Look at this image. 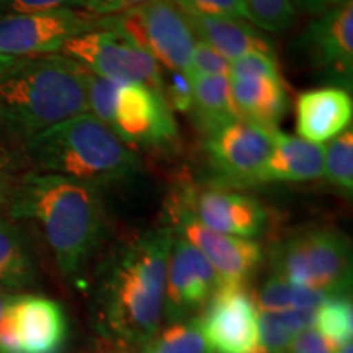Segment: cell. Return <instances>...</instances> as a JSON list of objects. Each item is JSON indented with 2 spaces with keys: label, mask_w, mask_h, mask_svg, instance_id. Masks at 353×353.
<instances>
[{
  "label": "cell",
  "mask_w": 353,
  "mask_h": 353,
  "mask_svg": "<svg viewBox=\"0 0 353 353\" xmlns=\"http://www.w3.org/2000/svg\"><path fill=\"white\" fill-rule=\"evenodd\" d=\"M174 229L162 226L121 247L97 294L99 330L123 348L148 347L164 314L167 262Z\"/></svg>",
  "instance_id": "1"
},
{
  "label": "cell",
  "mask_w": 353,
  "mask_h": 353,
  "mask_svg": "<svg viewBox=\"0 0 353 353\" xmlns=\"http://www.w3.org/2000/svg\"><path fill=\"white\" fill-rule=\"evenodd\" d=\"M10 216L41 228L57 268L68 278L81 275L103 239L100 188L69 176L28 172L13 190Z\"/></svg>",
  "instance_id": "2"
},
{
  "label": "cell",
  "mask_w": 353,
  "mask_h": 353,
  "mask_svg": "<svg viewBox=\"0 0 353 353\" xmlns=\"http://www.w3.org/2000/svg\"><path fill=\"white\" fill-rule=\"evenodd\" d=\"M85 72L64 54L17 57L0 70V138L25 144L57 123L88 113Z\"/></svg>",
  "instance_id": "3"
},
{
  "label": "cell",
  "mask_w": 353,
  "mask_h": 353,
  "mask_svg": "<svg viewBox=\"0 0 353 353\" xmlns=\"http://www.w3.org/2000/svg\"><path fill=\"white\" fill-rule=\"evenodd\" d=\"M23 148L34 172L69 176L99 188L125 182L141 165L130 145L92 113L48 128Z\"/></svg>",
  "instance_id": "4"
},
{
  "label": "cell",
  "mask_w": 353,
  "mask_h": 353,
  "mask_svg": "<svg viewBox=\"0 0 353 353\" xmlns=\"http://www.w3.org/2000/svg\"><path fill=\"white\" fill-rule=\"evenodd\" d=\"M276 276L332 296H345L352 288V247L345 234L334 228L298 231L272 250Z\"/></svg>",
  "instance_id": "5"
},
{
  "label": "cell",
  "mask_w": 353,
  "mask_h": 353,
  "mask_svg": "<svg viewBox=\"0 0 353 353\" xmlns=\"http://www.w3.org/2000/svg\"><path fill=\"white\" fill-rule=\"evenodd\" d=\"M108 23L149 52L157 64L190 77L196 38L187 15L174 0H149L118 15H110Z\"/></svg>",
  "instance_id": "6"
},
{
  "label": "cell",
  "mask_w": 353,
  "mask_h": 353,
  "mask_svg": "<svg viewBox=\"0 0 353 353\" xmlns=\"http://www.w3.org/2000/svg\"><path fill=\"white\" fill-rule=\"evenodd\" d=\"M63 54L97 76L117 83H139L164 92L156 59L107 23L64 44Z\"/></svg>",
  "instance_id": "7"
},
{
  "label": "cell",
  "mask_w": 353,
  "mask_h": 353,
  "mask_svg": "<svg viewBox=\"0 0 353 353\" xmlns=\"http://www.w3.org/2000/svg\"><path fill=\"white\" fill-rule=\"evenodd\" d=\"M107 17L81 8L7 13L0 17V54L12 57L48 56L63 51L64 44L92 30L101 28Z\"/></svg>",
  "instance_id": "8"
},
{
  "label": "cell",
  "mask_w": 353,
  "mask_h": 353,
  "mask_svg": "<svg viewBox=\"0 0 353 353\" xmlns=\"http://www.w3.org/2000/svg\"><path fill=\"white\" fill-rule=\"evenodd\" d=\"M68 334V317L54 299L10 294L0 319V353H61Z\"/></svg>",
  "instance_id": "9"
},
{
  "label": "cell",
  "mask_w": 353,
  "mask_h": 353,
  "mask_svg": "<svg viewBox=\"0 0 353 353\" xmlns=\"http://www.w3.org/2000/svg\"><path fill=\"white\" fill-rule=\"evenodd\" d=\"M105 125L126 145L141 148L167 145L179 134L164 92L139 83L118 85Z\"/></svg>",
  "instance_id": "10"
},
{
  "label": "cell",
  "mask_w": 353,
  "mask_h": 353,
  "mask_svg": "<svg viewBox=\"0 0 353 353\" xmlns=\"http://www.w3.org/2000/svg\"><path fill=\"white\" fill-rule=\"evenodd\" d=\"M198 322L210 353H265L259 309L245 285L221 283Z\"/></svg>",
  "instance_id": "11"
},
{
  "label": "cell",
  "mask_w": 353,
  "mask_h": 353,
  "mask_svg": "<svg viewBox=\"0 0 353 353\" xmlns=\"http://www.w3.org/2000/svg\"><path fill=\"white\" fill-rule=\"evenodd\" d=\"M169 214L179 237L195 245L208 259L219 275L221 283L247 285L262 265L263 249L259 242L206 228L175 200L170 203Z\"/></svg>",
  "instance_id": "12"
},
{
  "label": "cell",
  "mask_w": 353,
  "mask_h": 353,
  "mask_svg": "<svg viewBox=\"0 0 353 353\" xmlns=\"http://www.w3.org/2000/svg\"><path fill=\"white\" fill-rule=\"evenodd\" d=\"M275 130L234 120L206 139V152L213 169L223 179V187L260 183L263 167L273 149Z\"/></svg>",
  "instance_id": "13"
},
{
  "label": "cell",
  "mask_w": 353,
  "mask_h": 353,
  "mask_svg": "<svg viewBox=\"0 0 353 353\" xmlns=\"http://www.w3.org/2000/svg\"><path fill=\"white\" fill-rule=\"evenodd\" d=\"M221 278L195 245L174 236L167 262L164 312L170 322L188 321L208 304Z\"/></svg>",
  "instance_id": "14"
},
{
  "label": "cell",
  "mask_w": 353,
  "mask_h": 353,
  "mask_svg": "<svg viewBox=\"0 0 353 353\" xmlns=\"http://www.w3.org/2000/svg\"><path fill=\"white\" fill-rule=\"evenodd\" d=\"M307 64L350 90L353 77V2L341 3L317 15L299 38Z\"/></svg>",
  "instance_id": "15"
},
{
  "label": "cell",
  "mask_w": 353,
  "mask_h": 353,
  "mask_svg": "<svg viewBox=\"0 0 353 353\" xmlns=\"http://www.w3.org/2000/svg\"><path fill=\"white\" fill-rule=\"evenodd\" d=\"M206 228L228 236L257 237L265 231L268 213L255 198L226 187L187 188L175 196Z\"/></svg>",
  "instance_id": "16"
},
{
  "label": "cell",
  "mask_w": 353,
  "mask_h": 353,
  "mask_svg": "<svg viewBox=\"0 0 353 353\" xmlns=\"http://www.w3.org/2000/svg\"><path fill=\"white\" fill-rule=\"evenodd\" d=\"M353 101L347 88L319 87L303 92L296 100V131L299 138L322 144L350 128Z\"/></svg>",
  "instance_id": "17"
},
{
  "label": "cell",
  "mask_w": 353,
  "mask_h": 353,
  "mask_svg": "<svg viewBox=\"0 0 353 353\" xmlns=\"http://www.w3.org/2000/svg\"><path fill=\"white\" fill-rule=\"evenodd\" d=\"M185 13V12H183ZM195 38L210 44L228 61L252 52L275 56L272 43L263 37L250 21L231 19V17H211L185 13Z\"/></svg>",
  "instance_id": "18"
},
{
  "label": "cell",
  "mask_w": 353,
  "mask_h": 353,
  "mask_svg": "<svg viewBox=\"0 0 353 353\" xmlns=\"http://www.w3.org/2000/svg\"><path fill=\"white\" fill-rule=\"evenodd\" d=\"M231 82L232 107L239 120L276 130L288 110V94L280 77H234Z\"/></svg>",
  "instance_id": "19"
},
{
  "label": "cell",
  "mask_w": 353,
  "mask_h": 353,
  "mask_svg": "<svg viewBox=\"0 0 353 353\" xmlns=\"http://www.w3.org/2000/svg\"><path fill=\"white\" fill-rule=\"evenodd\" d=\"M324 174V145L275 130L260 182H311Z\"/></svg>",
  "instance_id": "20"
},
{
  "label": "cell",
  "mask_w": 353,
  "mask_h": 353,
  "mask_svg": "<svg viewBox=\"0 0 353 353\" xmlns=\"http://www.w3.org/2000/svg\"><path fill=\"white\" fill-rule=\"evenodd\" d=\"M193 117L200 130L210 136L228 123L239 120L232 107L228 76H192Z\"/></svg>",
  "instance_id": "21"
},
{
  "label": "cell",
  "mask_w": 353,
  "mask_h": 353,
  "mask_svg": "<svg viewBox=\"0 0 353 353\" xmlns=\"http://www.w3.org/2000/svg\"><path fill=\"white\" fill-rule=\"evenodd\" d=\"M37 270L20 229L0 218V288L21 290L33 285Z\"/></svg>",
  "instance_id": "22"
},
{
  "label": "cell",
  "mask_w": 353,
  "mask_h": 353,
  "mask_svg": "<svg viewBox=\"0 0 353 353\" xmlns=\"http://www.w3.org/2000/svg\"><path fill=\"white\" fill-rule=\"evenodd\" d=\"M332 298V294L319 290L304 288L283 278L273 275L260 286L254 296L255 306L260 312H278L299 309V311H316L322 303Z\"/></svg>",
  "instance_id": "23"
},
{
  "label": "cell",
  "mask_w": 353,
  "mask_h": 353,
  "mask_svg": "<svg viewBox=\"0 0 353 353\" xmlns=\"http://www.w3.org/2000/svg\"><path fill=\"white\" fill-rule=\"evenodd\" d=\"M316 330L335 348L352 342L353 335V306L348 294L332 296L316 309Z\"/></svg>",
  "instance_id": "24"
},
{
  "label": "cell",
  "mask_w": 353,
  "mask_h": 353,
  "mask_svg": "<svg viewBox=\"0 0 353 353\" xmlns=\"http://www.w3.org/2000/svg\"><path fill=\"white\" fill-rule=\"evenodd\" d=\"M327 182L350 195L353 190V132L347 128L324 145V174Z\"/></svg>",
  "instance_id": "25"
},
{
  "label": "cell",
  "mask_w": 353,
  "mask_h": 353,
  "mask_svg": "<svg viewBox=\"0 0 353 353\" xmlns=\"http://www.w3.org/2000/svg\"><path fill=\"white\" fill-rule=\"evenodd\" d=\"M148 347L157 353H210L198 317L172 322Z\"/></svg>",
  "instance_id": "26"
},
{
  "label": "cell",
  "mask_w": 353,
  "mask_h": 353,
  "mask_svg": "<svg viewBox=\"0 0 353 353\" xmlns=\"http://www.w3.org/2000/svg\"><path fill=\"white\" fill-rule=\"evenodd\" d=\"M250 21L267 32H283L293 25L296 10L291 0H245Z\"/></svg>",
  "instance_id": "27"
},
{
  "label": "cell",
  "mask_w": 353,
  "mask_h": 353,
  "mask_svg": "<svg viewBox=\"0 0 353 353\" xmlns=\"http://www.w3.org/2000/svg\"><path fill=\"white\" fill-rule=\"evenodd\" d=\"M259 329L265 353H286L291 341L296 337L286 325L280 311L259 314Z\"/></svg>",
  "instance_id": "28"
},
{
  "label": "cell",
  "mask_w": 353,
  "mask_h": 353,
  "mask_svg": "<svg viewBox=\"0 0 353 353\" xmlns=\"http://www.w3.org/2000/svg\"><path fill=\"white\" fill-rule=\"evenodd\" d=\"M185 13L211 17H231L250 21L249 8L245 0H174ZM252 23V21H250Z\"/></svg>",
  "instance_id": "29"
},
{
  "label": "cell",
  "mask_w": 353,
  "mask_h": 353,
  "mask_svg": "<svg viewBox=\"0 0 353 353\" xmlns=\"http://www.w3.org/2000/svg\"><path fill=\"white\" fill-rule=\"evenodd\" d=\"M231 61L213 50L210 44L196 39L193 50L192 64H190V77L192 76H228Z\"/></svg>",
  "instance_id": "30"
},
{
  "label": "cell",
  "mask_w": 353,
  "mask_h": 353,
  "mask_svg": "<svg viewBox=\"0 0 353 353\" xmlns=\"http://www.w3.org/2000/svg\"><path fill=\"white\" fill-rule=\"evenodd\" d=\"M280 77V69H278L275 56L260 54V52H252L245 54L237 59L231 61L229 68V79L234 77Z\"/></svg>",
  "instance_id": "31"
},
{
  "label": "cell",
  "mask_w": 353,
  "mask_h": 353,
  "mask_svg": "<svg viewBox=\"0 0 353 353\" xmlns=\"http://www.w3.org/2000/svg\"><path fill=\"white\" fill-rule=\"evenodd\" d=\"M169 82H164V94L170 108L180 113H188L192 110L193 88L192 79L180 70H169Z\"/></svg>",
  "instance_id": "32"
},
{
  "label": "cell",
  "mask_w": 353,
  "mask_h": 353,
  "mask_svg": "<svg viewBox=\"0 0 353 353\" xmlns=\"http://www.w3.org/2000/svg\"><path fill=\"white\" fill-rule=\"evenodd\" d=\"M10 13H34L63 10V8H77L88 12L90 0H0Z\"/></svg>",
  "instance_id": "33"
},
{
  "label": "cell",
  "mask_w": 353,
  "mask_h": 353,
  "mask_svg": "<svg viewBox=\"0 0 353 353\" xmlns=\"http://www.w3.org/2000/svg\"><path fill=\"white\" fill-rule=\"evenodd\" d=\"M335 350L337 348L325 341L314 327H307L291 341L286 353H335Z\"/></svg>",
  "instance_id": "34"
},
{
  "label": "cell",
  "mask_w": 353,
  "mask_h": 353,
  "mask_svg": "<svg viewBox=\"0 0 353 353\" xmlns=\"http://www.w3.org/2000/svg\"><path fill=\"white\" fill-rule=\"evenodd\" d=\"M145 2H149V0H90L88 12L100 17L118 15V13L130 10V8L143 6Z\"/></svg>",
  "instance_id": "35"
},
{
  "label": "cell",
  "mask_w": 353,
  "mask_h": 353,
  "mask_svg": "<svg viewBox=\"0 0 353 353\" xmlns=\"http://www.w3.org/2000/svg\"><path fill=\"white\" fill-rule=\"evenodd\" d=\"M347 2V0H291V6L294 7V10H299L311 13V15H321V13L327 12L329 8L335 6H341V3Z\"/></svg>",
  "instance_id": "36"
},
{
  "label": "cell",
  "mask_w": 353,
  "mask_h": 353,
  "mask_svg": "<svg viewBox=\"0 0 353 353\" xmlns=\"http://www.w3.org/2000/svg\"><path fill=\"white\" fill-rule=\"evenodd\" d=\"M6 167L7 165H0V205H2L8 196V179L6 175Z\"/></svg>",
  "instance_id": "37"
},
{
  "label": "cell",
  "mask_w": 353,
  "mask_h": 353,
  "mask_svg": "<svg viewBox=\"0 0 353 353\" xmlns=\"http://www.w3.org/2000/svg\"><path fill=\"white\" fill-rule=\"evenodd\" d=\"M8 298H10V294H8L3 288H0V319H2L3 309H6V306H7Z\"/></svg>",
  "instance_id": "38"
},
{
  "label": "cell",
  "mask_w": 353,
  "mask_h": 353,
  "mask_svg": "<svg viewBox=\"0 0 353 353\" xmlns=\"http://www.w3.org/2000/svg\"><path fill=\"white\" fill-rule=\"evenodd\" d=\"M15 59H17V57L6 56V54H0V70H3L6 68H8V65H10Z\"/></svg>",
  "instance_id": "39"
},
{
  "label": "cell",
  "mask_w": 353,
  "mask_h": 353,
  "mask_svg": "<svg viewBox=\"0 0 353 353\" xmlns=\"http://www.w3.org/2000/svg\"><path fill=\"white\" fill-rule=\"evenodd\" d=\"M339 353H353L352 342H347V343H343L342 347H339Z\"/></svg>",
  "instance_id": "40"
},
{
  "label": "cell",
  "mask_w": 353,
  "mask_h": 353,
  "mask_svg": "<svg viewBox=\"0 0 353 353\" xmlns=\"http://www.w3.org/2000/svg\"><path fill=\"white\" fill-rule=\"evenodd\" d=\"M0 165H7V157H6V152H3L2 145H0Z\"/></svg>",
  "instance_id": "41"
},
{
  "label": "cell",
  "mask_w": 353,
  "mask_h": 353,
  "mask_svg": "<svg viewBox=\"0 0 353 353\" xmlns=\"http://www.w3.org/2000/svg\"><path fill=\"white\" fill-rule=\"evenodd\" d=\"M145 353H157V352H156V350H152V348L145 347Z\"/></svg>",
  "instance_id": "42"
}]
</instances>
